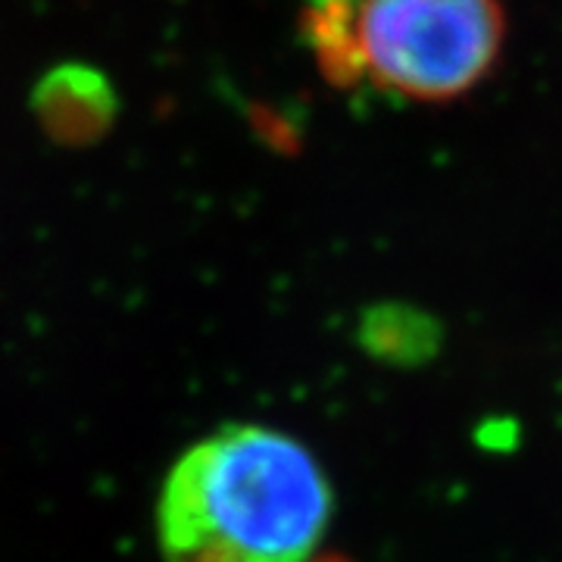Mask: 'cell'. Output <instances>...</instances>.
<instances>
[{"mask_svg":"<svg viewBox=\"0 0 562 562\" xmlns=\"http://www.w3.org/2000/svg\"><path fill=\"white\" fill-rule=\"evenodd\" d=\"M303 29L325 79L350 88L362 79L357 47V0H313L306 7Z\"/></svg>","mask_w":562,"mask_h":562,"instance_id":"cell-4","label":"cell"},{"mask_svg":"<svg viewBox=\"0 0 562 562\" xmlns=\"http://www.w3.org/2000/svg\"><path fill=\"white\" fill-rule=\"evenodd\" d=\"M362 344L369 353L391 362H419L438 347V328L409 306H375L362 322Z\"/></svg>","mask_w":562,"mask_h":562,"instance_id":"cell-5","label":"cell"},{"mask_svg":"<svg viewBox=\"0 0 562 562\" xmlns=\"http://www.w3.org/2000/svg\"><path fill=\"white\" fill-rule=\"evenodd\" d=\"M362 79L416 103H453L494 76L503 0H357Z\"/></svg>","mask_w":562,"mask_h":562,"instance_id":"cell-2","label":"cell"},{"mask_svg":"<svg viewBox=\"0 0 562 562\" xmlns=\"http://www.w3.org/2000/svg\"><path fill=\"white\" fill-rule=\"evenodd\" d=\"M38 122L60 144L98 140L116 116V98L101 72L85 66H63L35 91Z\"/></svg>","mask_w":562,"mask_h":562,"instance_id":"cell-3","label":"cell"},{"mask_svg":"<svg viewBox=\"0 0 562 562\" xmlns=\"http://www.w3.org/2000/svg\"><path fill=\"white\" fill-rule=\"evenodd\" d=\"M331 506V484L301 441L266 425H225L162 484V560L306 562Z\"/></svg>","mask_w":562,"mask_h":562,"instance_id":"cell-1","label":"cell"}]
</instances>
